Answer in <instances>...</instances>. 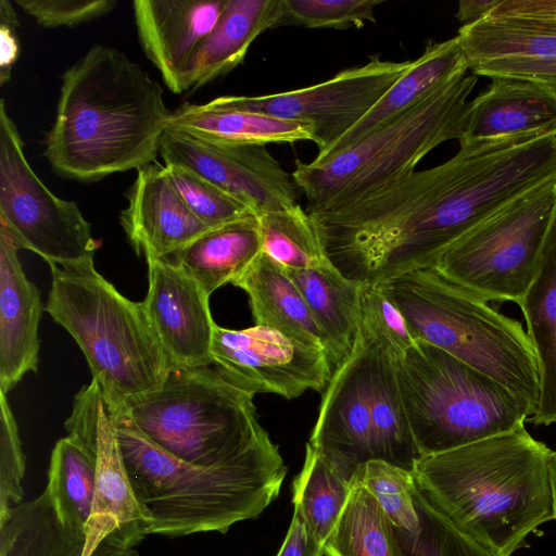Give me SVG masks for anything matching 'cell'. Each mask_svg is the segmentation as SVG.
Listing matches in <instances>:
<instances>
[{
    "label": "cell",
    "mask_w": 556,
    "mask_h": 556,
    "mask_svg": "<svg viewBox=\"0 0 556 556\" xmlns=\"http://www.w3.org/2000/svg\"><path fill=\"white\" fill-rule=\"evenodd\" d=\"M121 224L138 255L165 258L212 229L186 205L159 162L137 169Z\"/></svg>",
    "instance_id": "cell-18"
},
{
    "label": "cell",
    "mask_w": 556,
    "mask_h": 556,
    "mask_svg": "<svg viewBox=\"0 0 556 556\" xmlns=\"http://www.w3.org/2000/svg\"><path fill=\"white\" fill-rule=\"evenodd\" d=\"M359 328L394 363L416 343L404 315L379 285L361 287Z\"/></svg>",
    "instance_id": "cell-36"
},
{
    "label": "cell",
    "mask_w": 556,
    "mask_h": 556,
    "mask_svg": "<svg viewBox=\"0 0 556 556\" xmlns=\"http://www.w3.org/2000/svg\"><path fill=\"white\" fill-rule=\"evenodd\" d=\"M211 358L232 383L254 395L291 400L307 390L323 393L332 376L325 350L258 325L241 330L216 325Z\"/></svg>",
    "instance_id": "cell-13"
},
{
    "label": "cell",
    "mask_w": 556,
    "mask_h": 556,
    "mask_svg": "<svg viewBox=\"0 0 556 556\" xmlns=\"http://www.w3.org/2000/svg\"><path fill=\"white\" fill-rule=\"evenodd\" d=\"M376 345L361 328L351 353L323 392L308 445L348 481L374 459L371 370Z\"/></svg>",
    "instance_id": "cell-15"
},
{
    "label": "cell",
    "mask_w": 556,
    "mask_h": 556,
    "mask_svg": "<svg viewBox=\"0 0 556 556\" xmlns=\"http://www.w3.org/2000/svg\"><path fill=\"white\" fill-rule=\"evenodd\" d=\"M412 62L372 55L366 64L313 86L265 96H223L211 102L311 125L321 154L383 98Z\"/></svg>",
    "instance_id": "cell-12"
},
{
    "label": "cell",
    "mask_w": 556,
    "mask_h": 556,
    "mask_svg": "<svg viewBox=\"0 0 556 556\" xmlns=\"http://www.w3.org/2000/svg\"><path fill=\"white\" fill-rule=\"evenodd\" d=\"M253 397L210 362L174 365L160 387L113 406L167 454L213 466L271 441Z\"/></svg>",
    "instance_id": "cell-7"
},
{
    "label": "cell",
    "mask_w": 556,
    "mask_h": 556,
    "mask_svg": "<svg viewBox=\"0 0 556 556\" xmlns=\"http://www.w3.org/2000/svg\"><path fill=\"white\" fill-rule=\"evenodd\" d=\"M170 115L141 65L94 45L62 75L43 156L56 175L79 182L137 170L155 161Z\"/></svg>",
    "instance_id": "cell-1"
},
{
    "label": "cell",
    "mask_w": 556,
    "mask_h": 556,
    "mask_svg": "<svg viewBox=\"0 0 556 556\" xmlns=\"http://www.w3.org/2000/svg\"><path fill=\"white\" fill-rule=\"evenodd\" d=\"M376 0H280L275 27L361 28L376 22Z\"/></svg>",
    "instance_id": "cell-37"
},
{
    "label": "cell",
    "mask_w": 556,
    "mask_h": 556,
    "mask_svg": "<svg viewBox=\"0 0 556 556\" xmlns=\"http://www.w3.org/2000/svg\"><path fill=\"white\" fill-rule=\"evenodd\" d=\"M280 0H227L212 31L194 52L187 77L188 91L219 78L245 58L252 42L275 28Z\"/></svg>",
    "instance_id": "cell-22"
},
{
    "label": "cell",
    "mask_w": 556,
    "mask_h": 556,
    "mask_svg": "<svg viewBox=\"0 0 556 556\" xmlns=\"http://www.w3.org/2000/svg\"><path fill=\"white\" fill-rule=\"evenodd\" d=\"M43 28L74 27L112 12L116 0H16Z\"/></svg>",
    "instance_id": "cell-41"
},
{
    "label": "cell",
    "mask_w": 556,
    "mask_h": 556,
    "mask_svg": "<svg viewBox=\"0 0 556 556\" xmlns=\"http://www.w3.org/2000/svg\"><path fill=\"white\" fill-rule=\"evenodd\" d=\"M276 556H324V546L308 533L303 520L293 513L291 525Z\"/></svg>",
    "instance_id": "cell-44"
},
{
    "label": "cell",
    "mask_w": 556,
    "mask_h": 556,
    "mask_svg": "<svg viewBox=\"0 0 556 556\" xmlns=\"http://www.w3.org/2000/svg\"><path fill=\"white\" fill-rule=\"evenodd\" d=\"M351 482L366 489L397 529L409 534L419 532L413 471L381 459H370L358 468Z\"/></svg>",
    "instance_id": "cell-35"
},
{
    "label": "cell",
    "mask_w": 556,
    "mask_h": 556,
    "mask_svg": "<svg viewBox=\"0 0 556 556\" xmlns=\"http://www.w3.org/2000/svg\"><path fill=\"white\" fill-rule=\"evenodd\" d=\"M467 71L468 65L457 36L441 42H428L422 54L412 62L383 98L345 135L324 153L317 154L314 160L328 159Z\"/></svg>",
    "instance_id": "cell-23"
},
{
    "label": "cell",
    "mask_w": 556,
    "mask_h": 556,
    "mask_svg": "<svg viewBox=\"0 0 556 556\" xmlns=\"http://www.w3.org/2000/svg\"><path fill=\"white\" fill-rule=\"evenodd\" d=\"M420 455L510 432L532 407L502 383L424 341L394 363Z\"/></svg>",
    "instance_id": "cell-8"
},
{
    "label": "cell",
    "mask_w": 556,
    "mask_h": 556,
    "mask_svg": "<svg viewBox=\"0 0 556 556\" xmlns=\"http://www.w3.org/2000/svg\"><path fill=\"white\" fill-rule=\"evenodd\" d=\"M456 36L468 70L503 59L556 55V18L485 16L460 26Z\"/></svg>",
    "instance_id": "cell-28"
},
{
    "label": "cell",
    "mask_w": 556,
    "mask_h": 556,
    "mask_svg": "<svg viewBox=\"0 0 556 556\" xmlns=\"http://www.w3.org/2000/svg\"><path fill=\"white\" fill-rule=\"evenodd\" d=\"M159 154L165 165L193 172L256 216L299 204L292 174L265 146L210 141L167 127L161 137Z\"/></svg>",
    "instance_id": "cell-14"
},
{
    "label": "cell",
    "mask_w": 556,
    "mask_h": 556,
    "mask_svg": "<svg viewBox=\"0 0 556 556\" xmlns=\"http://www.w3.org/2000/svg\"><path fill=\"white\" fill-rule=\"evenodd\" d=\"M86 533L64 525L47 489L0 518V556H83Z\"/></svg>",
    "instance_id": "cell-29"
},
{
    "label": "cell",
    "mask_w": 556,
    "mask_h": 556,
    "mask_svg": "<svg viewBox=\"0 0 556 556\" xmlns=\"http://www.w3.org/2000/svg\"><path fill=\"white\" fill-rule=\"evenodd\" d=\"M485 16L556 18V0H497Z\"/></svg>",
    "instance_id": "cell-45"
},
{
    "label": "cell",
    "mask_w": 556,
    "mask_h": 556,
    "mask_svg": "<svg viewBox=\"0 0 556 556\" xmlns=\"http://www.w3.org/2000/svg\"><path fill=\"white\" fill-rule=\"evenodd\" d=\"M352 484L306 444L302 470L293 481L294 514L308 533L325 545L351 493Z\"/></svg>",
    "instance_id": "cell-33"
},
{
    "label": "cell",
    "mask_w": 556,
    "mask_h": 556,
    "mask_svg": "<svg viewBox=\"0 0 556 556\" xmlns=\"http://www.w3.org/2000/svg\"><path fill=\"white\" fill-rule=\"evenodd\" d=\"M50 268L45 309L74 338L109 403L119 405L160 387L174 364L142 302L118 292L93 258Z\"/></svg>",
    "instance_id": "cell-5"
},
{
    "label": "cell",
    "mask_w": 556,
    "mask_h": 556,
    "mask_svg": "<svg viewBox=\"0 0 556 556\" xmlns=\"http://www.w3.org/2000/svg\"><path fill=\"white\" fill-rule=\"evenodd\" d=\"M227 0H135L140 46L175 93L188 91L190 61L216 25Z\"/></svg>",
    "instance_id": "cell-17"
},
{
    "label": "cell",
    "mask_w": 556,
    "mask_h": 556,
    "mask_svg": "<svg viewBox=\"0 0 556 556\" xmlns=\"http://www.w3.org/2000/svg\"><path fill=\"white\" fill-rule=\"evenodd\" d=\"M556 211V179L538 186L480 222L431 267L485 301L519 303L528 290Z\"/></svg>",
    "instance_id": "cell-9"
},
{
    "label": "cell",
    "mask_w": 556,
    "mask_h": 556,
    "mask_svg": "<svg viewBox=\"0 0 556 556\" xmlns=\"http://www.w3.org/2000/svg\"><path fill=\"white\" fill-rule=\"evenodd\" d=\"M249 298L255 325L326 352L324 336L285 267L261 252L233 282Z\"/></svg>",
    "instance_id": "cell-25"
},
{
    "label": "cell",
    "mask_w": 556,
    "mask_h": 556,
    "mask_svg": "<svg viewBox=\"0 0 556 556\" xmlns=\"http://www.w3.org/2000/svg\"><path fill=\"white\" fill-rule=\"evenodd\" d=\"M324 545V556H408L397 528L369 492L356 482Z\"/></svg>",
    "instance_id": "cell-31"
},
{
    "label": "cell",
    "mask_w": 556,
    "mask_h": 556,
    "mask_svg": "<svg viewBox=\"0 0 556 556\" xmlns=\"http://www.w3.org/2000/svg\"><path fill=\"white\" fill-rule=\"evenodd\" d=\"M556 127V90L533 81L495 77L468 102L459 144L534 134Z\"/></svg>",
    "instance_id": "cell-20"
},
{
    "label": "cell",
    "mask_w": 556,
    "mask_h": 556,
    "mask_svg": "<svg viewBox=\"0 0 556 556\" xmlns=\"http://www.w3.org/2000/svg\"><path fill=\"white\" fill-rule=\"evenodd\" d=\"M262 252L285 268H309L327 258L311 214L300 204L257 215Z\"/></svg>",
    "instance_id": "cell-34"
},
{
    "label": "cell",
    "mask_w": 556,
    "mask_h": 556,
    "mask_svg": "<svg viewBox=\"0 0 556 556\" xmlns=\"http://www.w3.org/2000/svg\"><path fill=\"white\" fill-rule=\"evenodd\" d=\"M477 76L462 73L406 111L323 161H295L291 173L311 215L353 204L416 170L447 140L462 139Z\"/></svg>",
    "instance_id": "cell-4"
},
{
    "label": "cell",
    "mask_w": 556,
    "mask_h": 556,
    "mask_svg": "<svg viewBox=\"0 0 556 556\" xmlns=\"http://www.w3.org/2000/svg\"><path fill=\"white\" fill-rule=\"evenodd\" d=\"M549 482L553 497V513L556 519V452L551 451L548 457Z\"/></svg>",
    "instance_id": "cell-47"
},
{
    "label": "cell",
    "mask_w": 556,
    "mask_h": 556,
    "mask_svg": "<svg viewBox=\"0 0 556 556\" xmlns=\"http://www.w3.org/2000/svg\"><path fill=\"white\" fill-rule=\"evenodd\" d=\"M46 489L61 521L86 533L94 502L96 465L76 434L68 433L54 445Z\"/></svg>",
    "instance_id": "cell-32"
},
{
    "label": "cell",
    "mask_w": 556,
    "mask_h": 556,
    "mask_svg": "<svg viewBox=\"0 0 556 556\" xmlns=\"http://www.w3.org/2000/svg\"><path fill=\"white\" fill-rule=\"evenodd\" d=\"M404 315L415 340L432 344L509 389L538 408L536 356L521 324L433 268L377 283Z\"/></svg>",
    "instance_id": "cell-6"
},
{
    "label": "cell",
    "mask_w": 556,
    "mask_h": 556,
    "mask_svg": "<svg viewBox=\"0 0 556 556\" xmlns=\"http://www.w3.org/2000/svg\"><path fill=\"white\" fill-rule=\"evenodd\" d=\"M0 226L18 249L64 265L93 258L97 242L74 201L56 197L31 169L18 129L0 101Z\"/></svg>",
    "instance_id": "cell-10"
},
{
    "label": "cell",
    "mask_w": 556,
    "mask_h": 556,
    "mask_svg": "<svg viewBox=\"0 0 556 556\" xmlns=\"http://www.w3.org/2000/svg\"><path fill=\"white\" fill-rule=\"evenodd\" d=\"M165 166L182 201L210 228L254 214L243 203L193 172L175 165Z\"/></svg>",
    "instance_id": "cell-39"
},
{
    "label": "cell",
    "mask_w": 556,
    "mask_h": 556,
    "mask_svg": "<svg viewBox=\"0 0 556 556\" xmlns=\"http://www.w3.org/2000/svg\"><path fill=\"white\" fill-rule=\"evenodd\" d=\"M551 450L525 428L420 456V495L459 532L493 556H510L529 533L554 519Z\"/></svg>",
    "instance_id": "cell-2"
},
{
    "label": "cell",
    "mask_w": 556,
    "mask_h": 556,
    "mask_svg": "<svg viewBox=\"0 0 556 556\" xmlns=\"http://www.w3.org/2000/svg\"><path fill=\"white\" fill-rule=\"evenodd\" d=\"M476 76L507 77L538 83L556 90V55L532 59H503L469 68Z\"/></svg>",
    "instance_id": "cell-42"
},
{
    "label": "cell",
    "mask_w": 556,
    "mask_h": 556,
    "mask_svg": "<svg viewBox=\"0 0 556 556\" xmlns=\"http://www.w3.org/2000/svg\"><path fill=\"white\" fill-rule=\"evenodd\" d=\"M0 518L23 498L25 457L7 394L0 392Z\"/></svg>",
    "instance_id": "cell-40"
},
{
    "label": "cell",
    "mask_w": 556,
    "mask_h": 556,
    "mask_svg": "<svg viewBox=\"0 0 556 556\" xmlns=\"http://www.w3.org/2000/svg\"><path fill=\"white\" fill-rule=\"evenodd\" d=\"M18 17L8 0H0V86H4L20 58Z\"/></svg>",
    "instance_id": "cell-43"
},
{
    "label": "cell",
    "mask_w": 556,
    "mask_h": 556,
    "mask_svg": "<svg viewBox=\"0 0 556 556\" xmlns=\"http://www.w3.org/2000/svg\"><path fill=\"white\" fill-rule=\"evenodd\" d=\"M149 288L143 308L165 353L178 366L212 362L214 323L210 295L179 267L148 258Z\"/></svg>",
    "instance_id": "cell-16"
},
{
    "label": "cell",
    "mask_w": 556,
    "mask_h": 556,
    "mask_svg": "<svg viewBox=\"0 0 556 556\" xmlns=\"http://www.w3.org/2000/svg\"><path fill=\"white\" fill-rule=\"evenodd\" d=\"M497 0H463L458 3L456 17L463 25L476 23L491 11Z\"/></svg>",
    "instance_id": "cell-46"
},
{
    "label": "cell",
    "mask_w": 556,
    "mask_h": 556,
    "mask_svg": "<svg viewBox=\"0 0 556 556\" xmlns=\"http://www.w3.org/2000/svg\"><path fill=\"white\" fill-rule=\"evenodd\" d=\"M167 127L217 142L258 144L313 141L311 125L258 112L228 109L211 101L172 111Z\"/></svg>",
    "instance_id": "cell-27"
},
{
    "label": "cell",
    "mask_w": 556,
    "mask_h": 556,
    "mask_svg": "<svg viewBox=\"0 0 556 556\" xmlns=\"http://www.w3.org/2000/svg\"><path fill=\"white\" fill-rule=\"evenodd\" d=\"M420 530L409 534L397 529L408 556H493L459 532L417 491Z\"/></svg>",
    "instance_id": "cell-38"
},
{
    "label": "cell",
    "mask_w": 556,
    "mask_h": 556,
    "mask_svg": "<svg viewBox=\"0 0 556 556\" xmlns=\"http://www.w3.org/2000/svg\"><path fill=\"white\" fill-rule=\"evenodd\" d=\"M111 407L132 490L151 520L149 534L225 533L258 517L277 497L287 467L273 441L220 464L198 466L154 445L119 407Z\"/></svg>",
    "instance_id": "cell-3"
},
{
    "label": "cell",
    "mask_w": 556,
    "mask_h": 556,
    "mask_svg": "<svg viewBox=\"0 0 556 556\" xmlns=\"http://www.w3.org/2000/svg\"><path fill=\"white\" fill-rule=\"evenodd\" d=\"M370 390L374 459L413 471L421 455L409 425L394 362L377 346Z\"/></svg>",
    "instance_id": "cell-30"
},
{
    "label": "cell",
    "mask_w": 556,
    "mask_h": 556,
    "mask_svg": "<svg viewBox=\"0 0 556 556\" xmlns=\"http://www.w3.org/2000/svg\"><path fill=\"white\" fill-rule=\"evenodd\" d=\"M539 367L540 396L531 421L556 424V211L545 236L534 277L518 303Z\"/></svg>",
    "instance_id": "cell-21"
},
{
    "label": "cell",
    "mask_w": 556,
    "mask_h": 556,
    "mask_svg": "<svg viewBox=\"0 0 556 556\" xmlns=\"http://www.w3.org/2000/svg\"><path fill=\"white\" fill-rule=\"evenodd\" d=\"M262 252L255 214L212 228L164 260L179 267L208 295L232 283Z\"/></svg>",
    "instance_id": "cell-26"
},
{
    "label": "cell",
    "mask_w": 556,
    "mask_h": 556,
    "mask_svg": "<svg viewBox=\"0 0 556 556\" xmlns=\"http://www.w3.org/2000/svg\"><path fill=\"white\" fill-rule=\"evenodd\" d=\"M65 429L85 442L96 465L83 556H137L135 547L149 535L151 520L135 495L112 407L94 379L75 395Z\"/></svg>",
    "instance_id": "cell-11"
},
{
    "label": "cell",
    "mask_w": 556,
    "mask_h": 556,
    "mask_svg": "<svg viewBox=\"0 0 556 556\" xmlns=\"http://www.w3.org/2000/svg\"><path fill=\"white\" fill-rule=\"evenodd\" d=\"M285 269L324 336L333 371L358 337L362 285L345 278L329 261L309 268Z\"/></svg>",
    "instance_id": "cell-24"
},
{
    "label": "cell",
    "mask_w": 556,
    "mask_h": 556,
    "mask_svg": "<svg viewBox=\"0 0 556 556\" xmlns=\"http://www.w3.org/2000/svg\"><path fill=\"white\" fill-rule=\"evenodd\" d=\"M18 247L0 226V392L9 393L28 371H36L43 305L40 291L23 271Z\"/></svg>",
    "instance_id": "cell-19"
}]
</instances>
